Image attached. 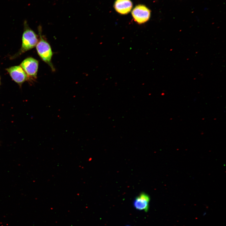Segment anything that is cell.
<instances>
[{
	"label": "cell",
	"instance_id": "1",
	"mask_svg": "<svg viewBox=\"0 0 226 226\" xmlns=\"http://www.w3.org/2000/svg\"><path fill=\"white\" fill-rule=\"evenodd\" d=\"M39 32L40 38L36 45L38 53L41 59L50 67L53 71H54L55 68L51 62L53 53L51 46L42 35L41 30L40 28L39 29Z\"/></svg>",
	"mask_w": 226,
	"mask_h": 226
},
{
	"label": "cell",
	"instance_id": "2",
	"mask_svg": "<svg viewBox=\"0 0 226 226\" xmlns=\"http://www.w3.org/2000/svg\"><path fill=\"white\" fill-rule=\"evenodd\" d=\"M24 30L22 36V44L19 54L24 53L36 46L38 39L37 35L27 24L26 20L24 23Z\"/></svg>",
	"mask_w": 226,
	"mask_h": 226
},
{
	"label": "cell",
	"instance_id": "3",
	"mask_svg": "<svg viewBox=\"0 0 226 226\" xmlns=\"http://www.w3.org/2000/svg\"><path fill=\"white\" fill-rule=\"evenodd\" d=\"M20 66L27 75L29 80L34 81L36 79L38 67L37 60L32 57H28L22 62Z\"/></svg>",
	"mask_w": 226,
	"mask_h": 226
},
{
	"label": "cell",
	"instance_id": "4",
	"mask_svg": "<svg viewBox=\"0 0 226 226\" xmlns=\"http://www.w3.org/2000/svg\"><path fill=\"white\" fill-rule=\"evenodd\" d=\"M150 13V10L146 6L140 4L133 9L132 14L135 21L139 24H142L149 20Z\"/></svg>",
	"mask_w": 226,
	"mask_h": 226
},
{
	"label": "cell",
	"instance_id": "5",
	"mask_svg": "<svg viewBox=\"0 0 226 226\" xmlns=\"http://www.w3.org/2000/svg\"><path fill=\"white\" fill-rule=\"evenodd\" d=\"M6 70L13 80L19 85L28 79L27 75L20 66L11 67Z\"/></svg>",
	"mask_w": 226,
	"mask_h": 226
},
{
	"label": "cell",
	"instance_id": "6",
	"mask_svg": "<svg viewBox=\"0 0 226 226\" xmlns=\"http://www.w3.org/2000/svg\"><path fill=\"white\" fill-rule=\"evenodd\" d=\"M150 198L148 195L142 192L137 196L134 200L133 205L134 207L139 210L148 211Z\"/></svg>",
	"mask_w": 226,
	"mask_h": 226
},
{
	"label": "cell",
	"instance_id": "7",
	"mask_svg": "<svg viewBox=\"0 0 226 226\" xmlns=\"http://www.w3.org/2000/svg\"><path fill=\"white\" fill-rule=\"evenodd\" d=\"M114 7L118 13L126 14L129 13L132 7V3L130 0H116Z\"/></svg>",
	"mask_w": 226,
	"mask_h": 226
},
{
	"label": "cell",
	"instance_id": "8",
	"mask_svg": "<svg viewBox=\"0 0 226 226\" xmlns=\"http://www.w3.org/2000/svg\"><path fill=\"white\" fill-rule=\"evenodd\" d=\"M126 226H130L128 225H126Z\"/></svg>",
	"mask_w": 226,
	"mask_h": 226
},
{
	"label": "cell",
	"instance_id": "9",
	"mask_svg": "<svg viewBox=\"0 0 226 226\" xmlns=\"http://www.w3.org/2000/svg\"><path fill=\"white\" fill-rule=\"evenodd\" d=\"M0 83H1V82H0Z\"/></svg>",
	"mask_w": 226,
	"mask_h": 226
}]
</instances>
